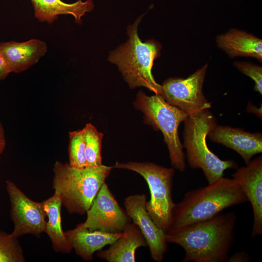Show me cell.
<instances>
[{
    "instance_id": "cell-1",
    "label": "cell",
    "mask_w": 262,
    "mask_h": 262,
    "mask_svg": "<svg viewBox=\"0 0 262 262\" xmlns=\"http://www.w3.org/2000/svg\"><path fill=\"white\" fill-rule=\"evenodd\" d=\"M237 217L233 212L220 213L174 233L166 234L167 243L185 251L182 262H226L234 242Z\"/></svg>"
},
{
    "instance_id": "cell-2",
    "label": "cell",
    "mask_w": 262,
    "mask_h": 262,
    "mask_svg": "<svg viewBox=\"0 0 262 262\" xmlns=\"http://www.w3.org/2000/svg\"><path fill=\"white\" fill-rule=\"evenodd\" d=\"M247 201L234 180L223 177L208 186L187 192L181 201L175 203L165 234L210 219L226 208Z\"/></svg>"
},
{
    "instance_id": "cell-3",
    "label": "cell",
    "mask_w": 262,
    "mask_h": 262,
    "mask_svg": "<svg viewBox=\"0 0 262 262\" xmlns=\"http://www.w3.org/2000/svg\"><path fill=\"white\" fill-rule=\"evenodd\" d=\"M142 16L127 28L128 40L109 53L108 60L116 65L131 89L143 86L162 95V85L152 74L154 60L161 54V44L153 39L143 42L138 34V26Z\"/></svg>"
},
{
    "instance_id": "cell-4",
    "label": "cell",
    "mask_w": 262,
    "mask_h": 262,
    "mask_svg": "<svg viewBox=\"0 0 262 262\" xmlns=\"http://www.w3.org/2000/svg\"><path fill=\"white\" fill-rule=\"evenodd\" d=\"M112 168L102 164L78 168L68 163L56 161L52 187L59 195L62 205L70 214L86 213Z\"/></svg>"
},
{
    "instance_id": "cell-5",
    "label": "cell",
    "mask_w": 262,
    "mask_h": 262,
    "mask_svg": "<svg viewBox=\"0 0 262 262\" xmlns=\"http://www.w3.org/2000/svg\"><path fill=\"white\" fill-rule=\"evenodd\" d=\"M184 122L183 147L188 164L192 168L201 169L208 184L223 177L226 169L238 168L235 161L222 160L209 149L206 137L217 124L208 109L188 115Z\"/></svg>"
},
{
    "instance_id": "cell-6",
    "label": "cell",
    "mask_w": 262,
    "mask_h": 262,
    "mask_svg": "<svg viewBox=\"0 0 262 262\" xmlns=\"http://www.w3.org/2000/svg\"><path fill=\"white\" fill-rule=\"evenodd\" d=\"M134 106L144 114L147 123L162 132L172 166L180 172L184 171L183 145L179 138L178 128L188 115L167 103L162 95L148 96L142 91L137 94Z\"/></svg>"
},
{
    "instance_id": "cell-7",
    "label": "cell",
    "mask_w": 262,
    "mask_h": 262,
    "mask_svg": "<svg viewBox=\"0 0 262 262\" xmlns=\"http://www.w3.org/2000/svg\"><path fill=\"white\" fill-rule=\"evenodd\" d=\"M114 167L134 171L144 178L150 194V199L146 203L147 211L156 225L166 233L175 205L172 196L174 169L152 163L136 162H117Z\"/></svg>"
},
{
    "instance_id": "cell-8",
    "label": "cell",
    "mask_w": 262,
    "mask_h": 262,
    "mask_svg": "<svg viewBox=\"0 0 262 262\" xmlns=\"http://www.w3.org/2000/svg\"><path fill=\"white\" fill-rule=\"evenodd\" d=\"M208 68L204 65L186 79L170 78L164 82L162 96L169 104L188 115L199 113L211 107L203 93V85Z\"/></svg>"
},
{
    "instance_id": "cell-9",
    "label": "cell",
    "mask_w": 262,
    "mask_h": 262,
    "mask_svg": "<svg viewBox=\"0 0 262 262\" xmlns=\"http://www.w3.org/2000/svg\"><path fill=\"white\" fill-rule=\"evenodd\" d=\"M5 184L11 205L10 218L14 225L11 234L17 238L28 234L40 237L47 222L43 202L30 199L10 180H6Z\"/></svg>"
},
{
    "instance_id": "cell-10",
    "label": "cell",
    "mask_w": 262,
    "mask_h": 262,
    "mask_svg": "<svg viewBox=\"0 0 262 262\" xmlns=\"http://www.w3.org/2000/svg\"><path fill=\"white\" fill-rule=\"evenodd\" d=\"M82 222L84 227L92 230L110 233L122 232L131 218L118 204L107 184L100 188Z\"/></svg>"
},
{
    "instance_id": "cell-11",
    "label": "cell",
    "mask_w": 262,
    "mask_h": 262,
    "mask_svg": "<svg viewBox=\"0 0 262 262\" xmlns=\"http://www.w3.org/2000/svg\"><path fill=\"white\" fill-rule=\"evenodd\" d=\"M146 203L147 196L144 194L129 196L124 202L127 215L138 226L147 243L151 259L161 262L167 249L166 234L149 216Z\"/></svg>"
},
{
    "instance_id": "cell-12",
    "label": "cell",
    "mask_w": 262,
    "mask_h": 262,
    "mask_svg": "<svg viewBox=\"0 0 262 262\" xmlns=\"http://www.w3.org/2000/svg\"><path fill=\"white\" fill-rule=\"evenodd\" d=\"M249 201L253 210L251 236L262 234V157L258 156L246 166L237 168L232 175Z\"/></svg>"
},
{
    "instance_id": "cell-13",
    "label": "cell",
    "mask_w": 262,
    "mask_h": 262,
    "mask_svg": "<svg viewBox=\"0 0 262 262\" xmlns=\"http://www.w3.org/2000/svg\"><path fill=\"white\" fill-rule=\"evenodd\" d=\"M214 142L237 152L246 164L252 157L262 152L261 133H250L241 129L216 125L207 135Z\"/></svg>"
},
{
    "instance_id": "cell-14",
    "label": "cell",
    "mask_w": 262,
    "mask_h": 262,
    "mask_svg": "<svg viewBox=\"0 0 262 262\" xmlns=\"http://www.w3.org/2000/svg\"><path fill=\"white\" fill-rule=\"evenodd\" d=\"M47 49L46 42L37 39L0 42V51L10 73H20L30 68L45 55Z\"/></svg>"
},
{
    "instance_id": "cell-15",
    "label": "cell",
    "mask_w": 262,
    "mask_h": 262,
    "mask_svg": "<svg viewBox=\"0 0 262 262\" xmlns=\"http://www.w3.org/2000/svg\"><path fill=\"white\" fill-rule=\"evenodd\" d=\"M65 234L76 255L84 261H91L93 260L96 251L114 243L121 237L122 232L110 233L92 230L84 227L81 223Z\"/></svg>"
},
{
    "instance_id": "cell-16",
    "label": "cell",
    "mask_w": 262,
    "mask_h": 262,
    "mask_svg": "<svg viewBox=\"0 0 262 262\" xmlns=\"http://www.w3.org/2000/svg\"><path fill=\"white\" fill-rule=\"evenodd\" d=\"M217 47L231 58L250 57L262 62V40L243 30L231 29L216 37Z\"/></svg>"
},
{
    "instance_id": "cell-17",
    "label": "cell",
    "mask_w": 262,
    "mask_h": 262,
    "mask_svg": "<svg viewBox=\"0 0 262 262\" xmlns=\"http://www.w3.org/2000/svg\"><path fill=\"white\" fill-rule=\"evenodd\" d=\"M110 245L108 249L98 251L97 257L108 262H135L137 249L147 246L139 227L133 222L125 226L121 237Z\"/></svg>"
},
{
    "instance_id": "cell-18",
    "label": "cell",
    "mask_w": 262,
    "mask_h": 262,
    "mask_svg": "<svg viewBox=\"0 0 262 262\" xmlns=\"http://www.w3.org/2000/svg\"><path fill=\"white\" fill-rule=\"evenodd\" d=\"M35 18L40 22L52 24L59 16L70 15L75 22L81 24L82 17L86 13L92 11L94 4L92 0H82L68 3L61 0H31Z\"/></svg>"
},
{
    "instance_id": "cell-19",
    "label": "cell",
    "mask_w": 262,
    "mask_h": 262,
    "mask_svg": "<svg viewBox=\"0 0 262 262\" xmlns=\"http://www.w3.org/2000/svg\"><path fill=\"white\" fill-rule=\"evenodd\" d=\"M48 220L44 232L49 236L53 249L56 252L70 253L73 249L62 226L61 201L59 195H54L42 201Z\"/></svg>"
},
{
    "instance_id": "cell-20",
    "label": "cell",
    "mask_w": 262,
    "mask_h": 262,
    "mask_svg": "<svg viewBox=\"0 0 262 262\" xmlns=\"http://www.w3.org/2000/svg\"><path fill=\"white\" fill-rule=\"evenodd\" d=\"M86 167H96L102 165L101 141L103 134L98 131L91 123H87L83 128Z\"/></svg>"
},
{
    "instance_id": "cell-21",
    "label": "cell",
    "mask_w": 262,
    "mask_h": 262,
    "mask_svg": "<svg viewBox=\"0 0 262 262\" xmlns=\"http://www.w3.org/2000/svg\"><path fill=\"white\" fill-rule=\"evenodd\" d=\"M22 247L17 238L0 230V262H25Z\"/></svg>"
},
{
    "instance_id": "cell-22",
    "label": "cell",
    "mask_w": 262,
    "mask_h": 262,
    "mask_svg": "<svg viewBox=\"0 0 262 262\" xmlns=\"http://www.w3.org/2000/svg\"><path fill=\"white\" fill-rule=\"evenodd\" d=\"M69 164L76 168L86 167L85 140L83 129L69 132Z\"/></svg>"
},
{
    "instance_id": "cell-23",
    "label": "cell",
    "mask_w": 262,
    "mask_h": 262,
    "mask_svg": "<svg viewBox=\"0 0 262 262\" xmlns=\"http://www.w3.org/2000/svg\"><path fill=\"white\" fill-rule=\"evenodd\" d=\"M233 64L240 72L248 76L254 81V90L262 95V67L251 62L235 61Z\"/></svg>"
},
{
    "instance_id": "cell-24",
    "label": "cell",
    "mask_w": 262,
    "mask_h": 262,
    "mask_svg": "<svg viewBox=\"0 0 262 262\" xmlns=\"http://www.w3.org/2000/svg\"><path fill=\"white\" fill-rule=\"evenodd\" d=\"M10 73L7 62L0 51V81L5 79Z\"/></svg>"
},
{
    "instance_id": "cell-25",
    "label": "cell",
    "mask_w": 262,
    "mask_h": 262,
    "mask_svg": "<svg viewBox=\"0 0 262 262\" xmlns=\"http://www.w3.org/2000/svg\"><path fill=\"white\" fill-rule=\"evenodd\" d=\"M250 261V258L245 252H237L230 258L229 257L227 262H246Z\"/></svg>"
},
{
    "instance_id": "cell-26",
    "label": "cell",
    "mask_w": 262,
    "mask_h": 262,
    "mask_svg": "<svg viewBox=\"0 0 262 262\" xmlns=\"http://www.w3.org/2000/svg\"><path fill=\"white\" fill-rule=\"evenodd\" d=\"M6 139L2 124L0 122V155L3 153L6 147Z\"/></svg>"
},
{
    "instance_id": "cell-27",
    "label": "cell",
    "mask_w": 262,
    "mask_h": 262,
    "mask_svg": "<svg viewBox=\"0 0 262 262\" xmlns=\"http://www.w3.org/2000/svg\"></svg>"
}]
</instances>
